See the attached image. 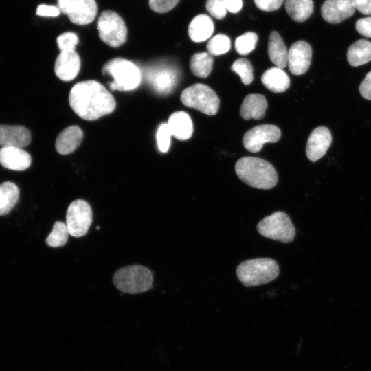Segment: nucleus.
Returning a JSON list of instances; mask_svg holds the SVG:
<instances>
[{
	"mask_svg": "<svg viewBox=\"0 0 371 371\" xmlns=\"http://www.w3.org/2000/svg\"><path fill=\"white\" fill-rule=\"evenodd\" d=\"M213 57L209 52L194 54L190 58V68L194 75L199 78H206L212 69Z\"/></svg>",
	"mask_w": 371,
	"mask_h": 371,
	"instance_id": "obj_28",
	"label": "nucleus"
},
{
	"mask_svg": "<svg viewBox=\"0 0 371 371\" xmlns=\"http://www.w3.org/2000/svg\"><path fill=\"white\" fill-rule=\"evenodd\" d=\"M355 27L361 35L371 38V17L358 19L356 22Z\"/></svg>",
	"mask_w": 371,
	"mask_h": 371,
	"instance_id": "obj_38",
	"label": "nucleus"
},
{
	"mask_svg": "<svg viewBox=\"0 0 371 371\" xmlns=\"http://www.w3.org/2000/svg\"><path fill=\"white\" fill-rule=\"evenodd\" d=\"M261 81L266 88L274 93L285 91L290 85L286 73L277 66L266 70L261 76Z\"/></svg>",
	"mask_w": 371,
	"mask_h": 371,
	"instance_id": "obj_22",
	"label": "nucleus"
},
{
	"mask_svg": "<svg viewBox=\"0 0 371 371\" xmlns=\"http://www.w3.org/2000/svg\"><path fill=\"white\" fill-rule=\"evenodd\" d=\"M69 102L74 113L89 121L113 113L116 106L111 93L104 85L92 80L74 85L69 93Z\"/></svg>",
	"mask_w": 371,
	"mask_h": 371,
	"instance_id": "obj_1",
	"label": "nucleus"
},
{
	"mask_svg": "<svg viewBox=\"0 0 371 371\" xmlns=\"http://www.w3.org/2000/svg\"><path fill=\"white\" fill-rule=\"evenodd\" d=\"M312 0H286L285 9L289 16L296 22L308 19L313 12Z\"/></svg>",
	"mask_w": 371,
	"mask_h": 371,
	"instance_id": "obj_26",
	"label": "nucleus"
},
{
	"mask_svg": "<svg viewBox=\"0 0 371 371\" xmlns=\"http://www.w3.org/2000/svg\"><path fill=\"white\" fill-rule=\"evenodd\" d=\"M279 272L278 264L269 258L245 260L236 269L237 277L245 286L269 283L278 277Z\"/></svg>",
	"mask_w": 371,
	"mask_h": 371,
	"instance_id": "obj_3",
	"label": "nucleus"
},
{
	"mask_svg": "<svg viewBox=\"0 0 371 371\" xmlns=\"http://www.w3.org/2000/svg\"><path fill=\"white\" fill-rule=\"evenodd\" d=\"M209 13L216 19H223L227 13V9L223 0H207L205 4Z\"/></svg>",
	"mask_w": 371,
	"mask_h": 371,
	"instance_id": "obj_35",
	"label": "nucleus"
},
{
	"mask_svg": "<svg viewBox=\"0 0 371 371\" xmlns=\"http://www.w3.org/2000/svg\"><path fill=\"white\" fill-rule=\"evenodd\" d=\"M172 133L167 123H161L157 131V146L161 153H167L170 146Z\"/></svg>",
	"mask_w": 371,
	"mask_h": 371,
	"instance_id": "obj_33",
	"label": "nucleus"
},
{
	"mask_svg": "<svg viewBox=\"0 0 371 371\" xmlns=\"http://www.w3.org/2000/svg\"><path fill=\"white\" fill-rule=\"evenodd\" d=\"M113 281L117 289L124 293L136 294L150 289L153 283V274L146 267L133 265L118 269Z\"/></svg>",
	"mask_w": 371,
	"mask_h": 371,
	"instance_id": "obj_5",
	"label": "nucleus"
},
{
	"mask_svg": "<svg viewBox=\"0 0 371 371\" xmlns=\"http://www.w3.org/2000/svg\"><path fill=\"white\" fill-rule=\"evenodd\" d=\"M30 155L21 148L3 146L0 148V164L5 168L22 171L31 164Z\"/></svg>",
	"mask_w": 371,
	"mask_h": 371,
	"instance_id": "obj_16",
	"label": "nucleus"
},
{
	"mask_svg": "<svg viewBox=\"0 0 371 371\" xmlns=\"http://www.w3.org/2000/svg\"><path fill=\"white\" fill-rule=\"evenodd\" d=\"M231 69L240 77L244 85H248L253 81V67L249 60L244 58L236 60L232 65Z\"/></svg>",
	"mask_w": 371,
	"mask_h": 371,
	"instance_id": "obj_30",
	"label": "nucleus"
},
{
	"mask_svg": "<svg viewBox=\"0 0 371 371\" xmlns=\"http://www.w3.org/2000/svg\"><path fill=\"white\" fill-rule=\"evenodd\" d=\"M97 10L95 0H73L67 16L76 25H87L95 19Z\"/></svg>",
	"mask_w": 371,
	"mask_h": 371,
	"instance_id": "obj_18",
	"label": "nucleus"
},
{
	"mask_svg": "<svg viewBox=\"0 0 371 371\" xmlns=\"http://www.w3.org/2000/svg\"><path fill=\"white\" fill-rule=\"evenodd\" d=\"M31 142L30 131L23 126L0 125V146L24 148Z\"/></svg>",
	"mask_w": 371,
	"mask_h": 371,
	"instance_id": "obj_17",
	"label": "nucleus"
},
{
	"mask_svg": "<svg viewBox=\"0 0 371 371\" xmlns=\"http://www.w3.org/2000/svg\"><path fill=\"white\" fill-rule=\"evenodd\" d=\"M231 47L229 38L223 34L213 36L207 44L208 52L212 56H219L227 53Z\"/></svg>",
	"mask_w": 371,
	"mask_h": 371,
	"instance_id": "obj_31",
	"label": "nucleus"
},
{
	"mask_svg": "<svg viewBox=\"0 0 371 371\" xmlns=\"http://www.w3.org/2000/svg\"><path fill=\"white\" fill-rule=\"evenodd\" d=\"M359 91L364 98L371 100V71L367 74L361 83Z\"/></svg>",
	"mask_w": 371,
	"mask_h": 371,
	"instance_id": "obj_40",
	"label": "nucleus"
},
{
	"mask_svg": "<svg viewBox=\"0 0 371 371\" xmlns=\"http://www.w3.org/2000/svg\"><path fill=\"white\" fill-rule=\"evenodd\" d=\"M69 234H70L66 223L56 221L45 242L47 245L52 247H62L67 243Z\"/></svg>",
	"mask_w": 371,
	"mask_h": 371,
	"instance_id": "obj_29",
	"label": "nucleus"
},
{
	"mask_svg": "<svg viewBox=\"0 0 371 371\" xmlns=\"http://www.w3.org/2000/svg\"><path fill=\"white\" fill-rule=\"evenodd\" d=\"M80 58L74 51L60 52L54 65L56 76L63 81H71L80 71Z\"/></svg>",
	"mask_w": 371,
	"mask_h": 371,
	"instance_id": "obj_14",
	"label": "nucleus"
},
{
	"mask_svg": "<svg viewBox=\"0 0 371 371\" xmlns=\"http://www.w3.org/2000/svg\"><path fill=\"white\" fill-rule=\"evenodd\" d=\"M267 108V102L261 94L247 95L243 101L240 109V114L245 120L262 119Z\"/></svg>",
	"mask_w": 371,
	"mask_h": 371,
	"instance_id": "obj_21",
	"label": "nucleus"
},
{
	"mask_svg": "<svg viewBox=\"0 0 371 371\" xmlns=\"http://www.w3.org/2000/svg\"><path fill=\"white\" fill-rule=\"evenodd\" d=\"M355 10L350 0H326L321 7L323 19L333 24L339 23L352 16Z\"/></svg>",
	"mask_w": 371,
	"mask_h": 371,
	"instance_id": "obj_15",
	"label": "nucleus"
},
{
	"mask_svg": "<svg viewBox=\"0 0 371 371\" xmlns=\"http://www.w3.org/2000/svg\"><path fill=\"white\" fill-rule=\"evenodd\" d=\"M179 0H149L150 8L156 12L165 13L172 9Z\"/></svg>",
	"mask_w": 371,
	"mask_h": 371,
	"instance_id": "obj_36",
	"label": "nucleus"
},
{
	"mask_svg": "<svg viewBox=\"0 0 371 371\" xmlns=\"http://www.w3.org/2000/svg\"><path fill=\"white\" fill-rule=\"evenodd\" d=\"M214 23L206 14L196 16L190 23L188 34L192 41L199 43L207 40L213 34Z\"/></svg>",
	"mask_w": 371,
	"mask_h": 371,
	"instance_id": "obj_23",
	"label": "nucleus"
},
{
	"mask_svg": "<svg viewBox=\"0 0 371 371\" xmlns=\"http://www.w3.org/2000/svg\"><path fill=\"white\" fill-rule=\"evenodd\" d=\"M258 232L263 236L282 243H291L295 236V228L289 216L278 211L265 217L257 225Z\"/></svg>",
	"mask_w": 371,
	"mask_h": 371,
	"instance_id": "obj_7",
	"label": "nucleus"
},
{
	"mask_svg": "<svg viewBox=\"0 0 371 371\" xmlns=\"http://www.w3.org/2000/svg\"><path fill=\"white\" fill-rule=\"evenodd\" d=\"M355 9L363 14L371 15V0H350Z\"/></svg>",
	"mask_w": 371,
	"mask_h": 371,
	"instance_id": "obj_41",
	"label": "nucleus"
},
{
	"mask_svg": "<svg viewBox=\"0 0 371 371\" xmlns=\"http://www.w3.org/2000/svg\"><path fill=\"white\" fill-rule=\"evenodd\" d=\"M181 101L186 106L194 108L208 115H215L219 108V98L209 86L196 83L185 89Z\"/></svg>",
	"mask_w": 371,
	"mask_h": 371,
	"instance_id": "obj_6",
	"label": "nucleus"
},
{
	"mask_svg": "<svg viewBox=\"0 0 371 371\" xmlns=\"http://www.w3.org/2000/svg\"><path fill=\"white\" fill-rule=\"evenodd\" d=\"M256 5L261 10L271 12L282 5L283 0H254Z\"/></svg>",
	"mask_w": 371,
	"mask_h": 371,
	"instance_id": "obj_37",
	"label": "nucleus"
},
{
	"mask_svg": "<svg viewBox=\"0 0 371 371\" xmlns=\"http://www.w3.org/2000/svg\"><path fill=\"white\" fill-rule=\"evenodd\" d=\"M235 171L240 180L256 188L269 190L278 182V174L269 161L256 157H244L237 161Z\"/></svg>",
	"mask_w": 371,
	"mask_h": 371,
	"instance_id": "obj_2",
	"label": "nucleus"
},
{
	"mask_svg": "<svg viewBox=\"0 0 371 371\" xmlns=\"http://www.w3.org/2000/svg\"><path fill=\"white\" fill-rule=\"evenodd\" d=\"M257 41V34L252 32H247L236 38L235 49L239 54L247 55L255 49Z\"/></svg>",
	"mask_w": 371,
	"mask_h": 371,
	"instance_id": "obj_32",
	"label": "nucleus"
},
{
	"mask_svg": "<svg viewBox=\"0 0 371 371\" xmlns=\"http://www.w3.org/2000/svg\"><path fill=\"white\" fill-rule=\"evenodd\" d=\"M227 10L232 13L238 12L243 6L242 0H223Z\"/></svg>",
	"mask_w": 371,
	"mask_h": 371,
	"instance_id": "obj_42",
	"label": "nucleus"
},
{
	"mask_svg": "<svg viewBox=\"0 0 371 371\" xmlns=\"http://www.w3.org/2000/svg\"><path fill=\"white\" fill-rule=\"evenodd\" d=\"M289 52L280 34L273 31L269 35L268 54L271 61L277 67L284 68L288 64Z\"/></svg>",
	"mask_w": 371,
	"mask_h": 371,
	"instance_id": "obj_24",
	"label": "nucleus"
},
{
	"mask_svg": "<svg viewBox=\"0 0 371 371\" xmlns=\"http://www.w3.org/2000/svg\"><path fill=\"white\" fill-rule=\"evenodd\" d=\"M347 59L349 64L357 67L371 60V42L360 39L353 43L348 49Z\"/></svg>",
	"mask_w": 371,
	"mask_h": 371,
	"instance_id": "obj_25",
	"label": "nucleus"
},
{
	"mask_svg": "<svg viewBox=\"0 0 371 371\" xmlns=\"http://www.w3.org/2000/svg\"><path fill=\"white\" fill-rule=\"evenodd\" d=\"M59 8L54 5H39L36 9V14L41 16L55 17L60 14Z\"/></svg>",
	"mask_w": 371,
	"mask_h": 371,
	"instance_id": "obj_39",
	"label": "nucleus"
},
{
	"mask_svg": "<svg viewBox=\"0 0 371 371\" xmlns=\"http://www.w3.org/2000/svg\"><path fill=\"white\" fill-rule=\"evenodd\" d=\"M180 72L173 64L161 63L152 66L146 73L147 80L158 93H171L179 82Z\"/></svg>",
	"mask_w": 371,
	"mask_h": 371,
	"instance_id": "obj_9",
	"label": "nucleus"
},
{
	"mask_svg": "<svg viewBox=\"0 0 371 371\" xmlns=\"http://www.w3.org/2000/svg\"><path fill=\"white\" fill-rule=\"evenodd\" d=\"M83 137L82 131L77 126H71L58 135L56 140V149L61 155L74 152L80 144Z\"/></svg>",
	"mask_w": 371,
	"mask_h": 371,
	"instance_id": "obj_19",
	"label": "nucleus"
},
{
	"mask_svg": "<svg viewBox=\"0 0 371 371\" xmlns=\"http://www.w3.org/2000/svg\"><path fill=\"white\" fill-rule=\"evenodd\" d=\"M281 136V131L275 125L261 124L247 131L243 137L244 147L251 153L260 151L263 144L276 142Z\"/></svg>",
	"mask_w": 371,
	"mask_h": 371,
	"instance_id": "obj_11",
	"label": "nucleus"
},
{
	"mask_svg": "<svg viewBox=\"0 0 371 371\" xmlns=\"http://www.w3.org/2000/svg\"><path fill=\"white\" fill-rule=\"evenodd\" d=\"M91 222L92 211L87 201L77 199L69 205L66 215V224L70 235L77 238L85 235Z\"/></svg>",
	"mask_w": 371,
	"mask_h": 371,
	"instance_id": "obj_10",
	"label": "nucleus"
},
{
	"mask_svg": "<svg viewBox=\"0 0 371 371\" xmlns=\"http://www.w3.org/2000/svg\"><path fill=\"white\" fill-rule=\"evenodd\" d=\"M312 58V49L304 41H297L293 43L289 50L288 66L290 71L295 75L304 74L308 69Z\"/></svg>",
	"mask_w": 371,
	"mask_h": 371,
	"instance_id": "obj_12",
	"label": "nucleus"
},
{
	"mask_svg": "<svg viewBox=\"0 0 371 371\" xmlns=\"http://www.w3.org/2000/svg\"><path fill=\"white\" fill-rule=\"evenodd\" d=\"M19 190L16 184L6 181L0 184V216H4L16 204Z\"/></svg>",
	"mask_w": 371,
	"mask_h": 371,
	"instance_id": "obj_27",
	"label": "nucleus"
},
{
	"mask_svg": "<svg viewBox=\"0 0 371 371\" xmlns=\"http://www.w3.org/2000/svg\"><path fill=\"white\" fill-rule=\"evenodd\" d=\"M168 125L172 135L179 140L190 139L193 133V123L185 111H176L168 118Z\"/></svg>",
	"mask_w": 371,
	"mask_h": 371,
	"instance_id": "obj_20",
	"label": "nucleus"
},
{
	"mask_svg": "<svg viewBox=\"0 0 371 371\" xmlns=\"http://www.w3.org/2000/svg\"><path fill=\"white\" fill-rule=\"evenodd\" d=\"M100 39L112 47L123 45L127 38V27L122 18L111 10L104 11L97 25Z\"/></svg>",
	"mask_w": 371,
	"mask_h": 371,
	"instance_id": "obj_8",
	"label": "nucleus"
},
{
	"mask_svg": "<svg viewBox=\"0 0 371 371\" xmlns=\"http://www.w3.org/2000/svg\"><path fill=\"white\" fill-rule=\"evenodd\" d=\"M73 0H58V8L60 12L67 14Z\"/></svg>",
	"mask_w": 371,
	"mask_h": 371,
	"instance_id": "obj_43",
	"label": "nucleus"
},
{
	"mask_svg": "<svg viewBox=\"0 0 371 371\" xmlns=\"http://www.w3.org/2000/svg\"><path fill=\"white\" fill-rule=\"evenodd\" d=\"M332 142L329 129L325 126L315 128L310 134L306 147V154L314 162L323 157Z\"/></svg>",
	"mask_w": 371,
	"mask_h": 371,
	"instance_id": "obj_13",
	"label": "nucleus"
},
{
	"mask_svg": "<svg viewBox=\"0 0 371 371\" xmlns=\"http://www.w3.org/2000/svg\"><path fill=\"white\" fill-rule=\"evenodd\" d=\"M78 42V36L71 32H65L57 38V44L60 52L74 51Z\"/></svg>",
	"mask_w": 371,
	"mask_h": 371,
	"instance_id": "obj_34",
	"label": "nucleus"
},
{
	"mask_svg": "<svg viewBox=\"0 0 371 371\" xmlns=\"http://www.w3.org/2000/svg\"><path fill=\"white\" fill-rule=\"evenodd\" d=\"M102 72L113 78V80L109 85L111 90H133L139 85L142 80L139 67L122 58H115L108 61L104 65Z\"/></svg>",
	"mask_w": 371,
	"mask_h": 371,
	"instance_id": "obj_4",
	"label": "nucleus"
}]
</instances>
